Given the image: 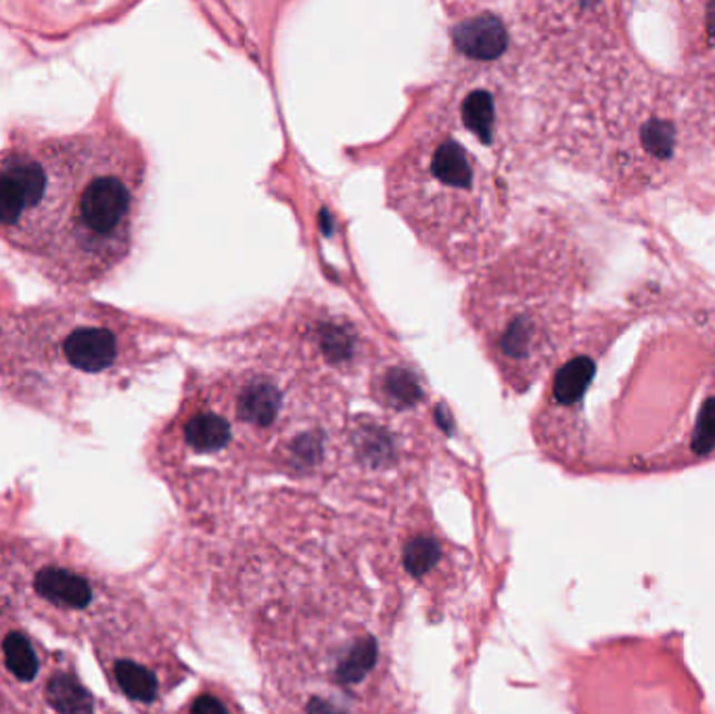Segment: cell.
<instances>
[{
    "mask_svg": "<svg viewBox=\"0 0 715 714\" xmlns=\"http://www.w3.org/2000/svg\"><path fill=\"white\" fill-rule=\"evenodd\" d=\"M693 445L697 453H709L715 447V398L707 400L701 411Z\"/></svg>",
    "mask_w": 715,
    "mask_h": 714,
    "instance_id": "11",
    "label": "cell"
},
{
    "mask_svg": "<svg viewBox=\"0 0 715 714\" xmlns=\"http://www.w3.org/2000/svg\"><path fill=\"white\" fill-rule=\"evenodd\" d=\"M113 675L126 696L137 702H151L158 696V678L137 662L118 661L113 664Z\"/></svg>",
    "mask_w": 715,
    "mask_h": 714,
    "instance_id": "7",
    "label": "cell"
},
{
    "mask_svg": "<svg viewBox=\"0 0 715 714\" xmlns=\"http://www.w3.org/2000/svg\"><path fill=\"white\" fill-rule=\"evenodd\" d=\"M191 714H228L220 700L213 696H199L192 704Z\"/></svg>",
    "mask_w": 715,
    "mask_h": 714,
    "instance_id": "12",
    "label": "cell"
},
{
    "mask_svg": "<svg viewBox=\"0 0 715 714\" xmlns=\"http://www.w3.org/2000/svg\"><path fill=\"white\" fill-rule=\"evenodd\" d=\"M594 377L593 358L574 357L567 360L553 384V398L560 407H574L582 400Z\"/></svg>",
    "mask_w": 715,
    "mask_h": 714,
    "instance_id": "5",
    "label": "cell"
},
{
    "mask_svg": "<svg viewBox=\"0 0 715 714\" xmlns=\"http://www.w3.org/2000/svg\"><path fill=\"white\" fill-rule=\"evenodd\" d=\"M49 704L59 714H90L92 713V697L76 678L54 677L47 685Z\"/></svg>",
    "mask_w": 715,
    "mask_h": 714,
    "instance_id": "6",
    "label": "cell"
},
{
    "mask_svg": "<svg viewBox=\"0 0 715 714\" xmlns=\"http://www.w3.org/2000/svg\"><path fill=\"white\" fill-rule=\"evenodd\" d=\"M308 714H346L341 708H337L331 702L327 700H320V697H315L310 700L308 704Z\"/></svg>",
    "mask_w": 715,
    "mask_h": 714,
    "instance_id": "13",
    "label": "cell"
},
{
    "mask_svg": "<svg viewBox=\"0 0 715 714\" xmlns=\"http://www.w3.org/2000/svg\"><path fill=\"white\" fill-rule=\"evenodd\" d=\"M375 662H377V643L370 637H365V639L351 645V649L339 662L335 677L339 683H346V685L358 683L373 671Z\"/></svg>",
    "mask_w": 715,
    "mask_h": 714,
    "instance_id": "8",
    "label": "cell"
},
{
    "mask_svg": "<svg viewBox=\"0 0 715 714\" xmlns=\"http://www.w3.org/2000/svg\"><path fill=\"white\" fill-rule=\"evenodd\" d=\"M147 158L122 126L26 135L0 149V241L49 284L80 294L128 260Z\"/></svg>",
    "mask_w": 715,
    "mask_h": 714,
    "instance_id": "1",
    "label": "cell"
},
{
    "mask_svg": "<svg viewBox=\"0 0 715 714\" xmlns=\"http://www.w3.org/2000/svg\"><path fill=\"white\" fill-rule=\"evenodd\" d=\"M439 557H441V549H439L437 541L427 538V536H417V538L408 541V545L404 547L406 571L417 578L434 571Z\"/></svg>",
    "mask_w": 715,
    "mask_h": 714,
    "instance_id": "10",
    "label": "cell"
},
{
    "mask_svg": "<svg viewBox=\"0 0 715 714\" xmlns=\"http://www.w3.org/2000/svg\"><path fill=\"white\" fill-rule=\"evenodd\" d=\"M151 323L90 300L23 306L0 315V394L66 413L118 388L159 348Z\"/></svg>",
    "mask_w": 715,
    "mask_h": 714,
    "instance_id": "3",
    "label": "cell"
},
{
    "mask_svg": "<svg viewBox=\"0 0 715 714\" xmlns=\"http://www.w3.org/2000/svg\"><path fill=\"white\" fill-rule=\"evenodd\" d=\"M2 654L4 664L19 681H32L38 673V661H36L34 647L23 635L11 633L2 642Z\"/></svg>",
    "mask_w": 715,
    "mask_h": 714,
    "instance_id": "9",
    "label": "cell"
},
{
    "mask_svg": "<svg viewBox=\"0 0 715 714\" xmlns=\"http://www.w3.org/2000/svg\"><path fill=\"white\" fill-rule=\"evenodd\" d=\"M508 106L496 61L465 59L389 175V201L439 260L484 262L500 246Z\"/></svg>",
    "mask_w": 715,
    "mask_h": 714,
    "instance_id": "2",
    "label": "cell"
},
{
    "mask_svg": "<svg viewBox=\"0 0 715 714\" xmlns=\"http://www.w3.org/2000/svg\"><path fill=\"white\" fill-rule=\"evenodd\" d=\"M34 589L42 599L63 609H85L92 602V587L87 578L63 568H44L38 572Z\"/></svg>",
    "mask_w": 715,
    "mask_h": 714,
    "instance_id": "4",
    "label": "cell"
}]
</instances>
